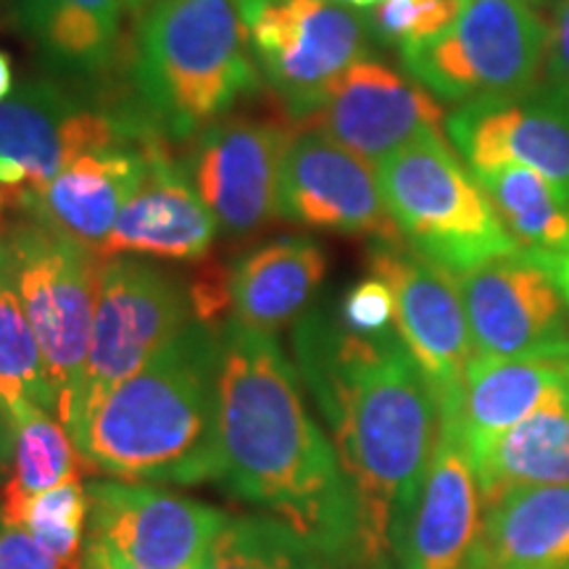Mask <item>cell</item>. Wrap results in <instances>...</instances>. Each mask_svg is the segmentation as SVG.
<instances>
[{
    "mask_svg": "<svg viewBox=\"0 0 569 569\" xmlns=\"http://www.w3.org/2000/svg\"><path fill=\"white\" fill-rule=\"evenodd\" d=\"M486 525V501L461 438L457 411H440V430L401 536V569H475Z\"/></svg>",
    "mask_w": 569,
    "mask_h": 569,
    "instance_id": "obj_17",
    "label": "cell"
},
{
    "mask_svg": "<svg viewBox=\"0 0 569 569\" xmlns=\"http://www.w3.org/2000/svg\"><path fill=\"white\" fill-rule=\"evenodd\" d=\"M528 3H540V0H528Z\"/></svg>",
    "mask_w": 569,
    "mask_h": 569,
    "instance_id": "obj_44",
    "label": "cell"
},
{
    "mask_svg": "<svg viewBox=\"0 0 569 569\" xmlns=\"http://www.w3.org/2000/svg\"><path fill=\"white\" fill-rule=\"evenodd\" d=\"M461 3L465 0H380L365 19L375 38L393 42L401 51L448 30Z\"/></svg>",
    "mask_w": 569,
    "mask_h": 569,
    "instance_id": "obj_31",
    "label": "cell"
},
{
    "mask_svg": "<svg viewBox=\"0 0 569 569\" xmlns=\"http://www.w3.org/2000/svg\"><path fill=\"white\" fill-rule=\"evenodd\" d=\"M336 3H348V6H356V9H372V6L380 3V0H336Z\"/></svg>",
    "mask_w": 569,
    "mask_h": 569,
    "instance_id": "obj_42",
    "label": "cell"
},
{
    "mask_svg": "<svg viewBox=\"0 0 569 569\" xmlns=\"http://www.w3.org/2000/svg\"><path fill=\"white\" fill-rule=\"evenodd\" d=\"M549 24L528 0H465L453 24L401 48V63L443 103L507 96L540 80Z\"/></svg>",
    "mask_w": 569,
    "mask_h": 569,
    "instance_id": "obj_7",
    "label": "cell"
},
{
    "mask_svg": "<svg viewBox=\"0 0 569 569\" xmlns=\"http://www.w3.org/2000/svg\"><path fill=\"white\" fill-rule=\"evenodd\" d=\"M472 359L569 351L567 298L549 259L519 251L457 274Z\"/></svg>",
    "mask_w": 569,
    "mask_h": 569,
    "instance_id": "obj_10",
    "label": "cell"
},
{
    "mask_svg": "<svg viewBox=\"0 0 569 569\" xmlns=\"http://www.w3.org/2000/svg\"><path fill=\"white\" fill-rule=\"evenodd\" d=\"M486 509L515 490L569 486V401L551 403L503 432L475 461Z\"/></svg>",
    "mask_w": 569,
    "mask_h": 569,
    "instance_id": "obj_25",
    "label": "cell"
},
{
    "mask_svg": "<svg viewBox=\"0 0 569 569\" xmlns=\"http://www.w3.org/2000/svg\"><path fill=\"white\" fill-rule=\"evenodd\" d=\"M377 182L403 243L448 272L461 274L519 251L480 180L443 132L419 134L377 161Z\"/></svg>",
    "mask_w": 569,
    "mask_h": 569,
    "instance_id": "obj_5",
    "label": "cell"
},
{
    "mask_svg": "<svg viewBox=\"0 0 569 569\" xmlns=\"http://www.w3.org/2000/svg\"><path fill=\"white\" fill-rule=\"evenodd\" d=\"M30 217V193L0 184V238Z\"/></svg>",
    "mask_w": 569,
    "mask_h": 569,
    "instance_id": "obj_35",
    "label": "cell"
},
{
    "mask_svg": "<svg viewBox=\"0 0 569 569\" xmlns=\"http://www.w3.org/2000/svg\"><path fill=\"white\" fill-rule=\"evenodd\" d=\"M11 453H13V422L9 411L3 407V401H0V480L9 478Z\"/></svg>",
    "mask_w": 569,
    "mask_h": 569,
    "instance_id": "obj_37",
    "label": "cell"
},
{
    "mask_svg": "<svg viewBox=\"0 0 569 569\" xmlns=\"http://www.w3.org/2000/svg\"><path fill=\"white\" fill-rule=\"evenodd\" d=\"M546 74H549V82L569 90V0H559L549 21Z\"/></svg>",
    "mask_w": 569,
    "mask_h": 569,
    "instance_id": "obj_34",
    "label": "cell"
},
{
    "mask_svg": "<svg viewBox=\"0 0 569 569\" xmlns=\"http://www.w3.org/2000/svg\"><path fill=\"white\" fill-rule=\"evenodd\" d=\"M219 436L227 490L269 511L330 569L361 567V522L336 443L311 417L274 332L219 327Z\"/></svg>",
    "mask_w": 569,
    "mask_h": 569,
    "instance_id": "obj_2",
    "label": "cell"
},
{
    "mask_svg": "<svg viewBox=\"0 0 569 569\" xmlns=\"http://www.w3.org/2000/svg\"><path fill=\"white\" fill-rule=\"evenodd\" d=\"M293 351L359 503L361 567L388 569L436 451V390L396 327L367 336L317 309L298 319Z\"/></svg>",
    "mask_w": 569,
    "mask_h": 569,
    "instance_id": "obj_1",
    "label": "cell"
},
{
    "mask_svg": "<svg viewBox=\"0 0 569 569\" xmlns=\"http://www.w3.org/2000/svg\"><path fill=\"white\" fill-rule=\"evenodd\" d=\"M13 92V67L9 53L0 51V103Z\"/></svg>",
    "mask_w": 569,
    "mask_h": 569,
    "instance_id": "obj_39",
    "label": "cell"
},
{
    "mask_svg": "<svg viewBox=\"0 0 569 569\" xmlns=\"http://www.w3.org/2000/svg\"><path fill=\"white\" fill-rule=\"evenodd\" d=\"M90 536L142 569H198L227 515L172 490L130 480H92Z\"/></svg>",
    "mask_w": 569,
    "mask_h": 569,
    "instance_id": "obj_16",
    "label": "cell"
},
{
    "mask_svg": "<svg viewBox=\"0 0 569 569\" xmlns=\"http://www.w3.org/2000/svg\"><path fill=\"white\" fill-rule=\"evenodd\" d=\"M13 6H17V0H0V30L11 21Z\"/></svg>",
    "mask_w": 569,
    "mask_h": 569,
    "instance_id": "obj_40",
    "label": "cell"
},
{
    "mask_svg": "<svg viewBox=\"0 0 569 569\" xmlns=\"http://www.w3.org/2000/svg\"><path fill=\"white\" fill-rule=\"evenodd\" d=\"M3 240L51 382L56 419L69 432L88 367L103 261L38 219L19 222Z\"/></svg>",
    "mask_w": 569,
    "mask_h": 569,
    "instance_id": "obj_6",
    "label": "cell"
},
{
    "mask_svg": "<svg viewBox=\"0 0 569 569\" xmlns=\"http://www.w3.org/2000/svg\"><path fill=\"white\" fill-rule=\"evenodd\" d=\"M327 274L322 246L309 238H274L253 248L230 274L234 319L274 332L306 311Z\"/></svg>",
    "mask_w": 569,
    "mask_h": 569,
    "instance_id": "obj_22",
    "label": "cell"
},
{
    "mask_svg": "<svg viewBox=\"0 0 569 569\" xmlns=\"http://www.w3.org/2000/svg\"><path fill=\"white\" fill-rule=\"evenodd\" d=\"M88 522V490L80 478L32 496L19 515V525H24L67 569H82Z\"/></svg>",
    "mask_w": 569,
    "mask_h": 569,
    "instance_id": "obj_30",
    "label": "cell"
},
{
    "mask_svg": "<svg viewBox=\"0 0 569 569\" xmlns=\"http://www.w3.org/2000/svg\"><path fill=\"white\" fill-rule=\"evenodd\" d=\"M290 134L253 119H219L196 134L188 174L219 227L248 234L277 217V174Z\"/></svg>",
    "mask_w": 569,
    "mask_h": 569,
    "instance_id": "obj_18",
    "label": "cell"
},
{
    "mask_svg": "<svg viewBox=\"0 0 569 569\" xmlns=\"http://www.w3.org/2000/svg\"><path fill=\"white\" fill-rule=\"evenodd\" d=\"M490 203L522 251L557 259L569 248V201L536 169L503 163L475 172Z\"/></svg>",
    "mask_w": 569,
    "mask_h": 569,
    "instance_id": "obj_26",
    "label": "cell"
},
{
    "mask_svg": "<svg viewBox=\"0 0 569 569\" xmlns=\"http://www.w3.org/2000/svg\"><path fill=\"white\" fill-rule=\"evenodd\" d=\"M82 569H142L138 565H132L130 559H124L122 553L113 551L109 543H103L101 538L90 536L84 540V551H82Z\"/></svg>",
    "mask_w": 569,
    "mask_h": 569,
    "instance_id": "obj_36",
    "label": "cell"
},
{
    "mask_svg": "<svg viewBox=\"0 0 569 569\" xmlns=\"http://www.w3.org/2000/svg\"><path fill=\"white\" fill-rule=\"evenodd\" d=\"M277 217L311 230L401 240L372 161L315 130L296 134L284 146L277 174Z\"/></svg>",
    "mask_w": 569,
    "mask_h": 569,
    "instance_id": "obj_14",
    "label": "cell"
},
{
    "mask_svg": "<svg viewBox=\"0 0 569 569\" xmlns=\"http://www.w3.org/2000/svg\"><path fill=\"white\" fill-rule=\"evenodd\" d=\"M138 111L163 140H190L256 88L251 27L234 0H153L134 40Z\"/></svg>",
    "mask_w": 569,
    "mask_h": 569,
    "instance_id": "obj_4",
    "label": "cell"
},
{
    "mask_svg": "<svg viewBox=\"0 0 569 569\" xmlns=\"http://www.w3.org/2000/svg\"><path fill=\"white\" fill-rule=\"evenodd\" d=\"M248 27L256 61L298 119L367 53V19L336 0H267Z\"/></svg>",
    "mask_w": 569,
    "mask_h": 569,
    "instance_id": "obj_11",
    "label": "cell"
},
{
    "mask_svg": "<svg viewBox=\"0 0 569 569\" xmlns=\"http://www.w3.org/2000/svg\"><path fill=\"white\" fill-rule=\"evenodd\" d=\"M84 465L117 480L196 486L222 480L219 330L190 322L113 386L71 432Z\"/></svg>",
    "mask_w": 569,
    "mask_h": 569,
    "instance_id": "obj_3",
    "label": "cell"
},
{
    "mask_svg": "<svg viewBox=\"0 0 569 569\" xmlns=\"http://www.w3.org/2000/svg\"><path fill=\"white\" fill-rule=\"evenodd\" d=\"M77 478V451L67 427L48 411H32L13 427L11 469L3 486L0 515L19 522L32 496Z\"/></svg>",
    "mask_w": 569,
    "mask_h": 569,
    "instance_id": "obj_28",
    "label": "cell"
},
{
    "mask_svg": "<svg viewBox=\"0 0 569 569\" xmlns=\"http://www.w3.org/2000/svg\"><path fill=\"white\" fill-rule=\"evenodd\" d=\"M151 3H153V0H127V9L140 11V9H148Z\"/></svg>",
    "mask_w": 569,
    "mask_h": 569,
    "instance_id": "obj_43",
    "label": "cell"
},
{
    "mask_svg": "<svg viewBox=\"0 0 569 569\" xmlns=\"http://www.w3.org/2000/svg\"><path fill=\"white\" fill-rule=\"evenodd\" d=\"M234 3L240 6V9H243V13H246V19H251L256 11L261 9V6L267 3V0H234Z\"/></svg>",
    "mask_w": 569,
    "mask_h": 569,
    "instance_id": "obj_41",
    "label": "cell"
},
{
    "mask_svg": "<svg viewBox=\"0 0 569 569\" xmlns=\"http://www.w3.org/2000/svg\"><path fill=\"white\" fill-rule=\"evenodd\" d=\"M549 264L553 269V277H557L561 293H565L567 306H569V248L561 256H557V259H551Z\"/></svg>",
    "mask_w": 569,
    "mask_h": 569,
    "instance_id": "obj_38",
    "label": "cell"
},
{
    "mask_svg": "<svg viewBox=\"0 0 569 569\" xmlns=\"http://www.w3.org/2000/svg\"><path fill=\"white\" fill-rule=\"evenodd\" d=\"M559 401H569V351L469 361L457 422L472 465L503 432Z\"/></svg>",
    "mask_w": 569,
    "mask_h": 569,
    "instance_id": "obj_20",
    "label": "cell"
},
{
    "mask_svg": "<svg viewBox=\"0 0 569 569\" xmlns=\"http://www.w3.org/2000/svg\"><path fill=\"white\" fill-rule=\"evenodd\" d=\"M475 569H569V486L515 490L490 503Z\"/></svg>",
    "mask_w": 569,
    "mask_h": 569,
    "instance_id": "obj_24",
    "label": "cell"
},
{
    "mask_svg": "<svg viewBox=\"0 0 569 569\" xmlns=\"http://www.w3.org/2000/svg\"><path fill=\"white\" fill-rule=\"evenodd\" d=\"M0 569H67L24 525L0 515Z\"/></svg>",
    "mask_w": 569,
    "mask_h": 569,
    "instance_id": "obj_33",
    "label": "cell"
},
{
    "mask_svg": "<svg viewBox=\"0 0 569 569\" xmlns=\"http://www.w3.org/2000/svg\"><path fill=\"white\" fill-rule=\"evenodd\" d=\"M161 138L132 106H103L59 82H27L0 103V184L46 188L77 156Z\"/></svg>",
    "mask_w": 569,
    "mask_h": 569,
    "instance_id": "obj_8",
    "label": "cell"
},
{
    "mask_svg": "<svg viewBox=\"0 0 569 569\" xmlns=\"http://www.w3.org/2000/svg\"><path fill=\"white\" fill-rule=\"evenodd\" d=\"M190 322H196V303L180 277L132 256L103 261L88 367L69 438L92 403L146 367Z\"/></svg>",
    "mask_w": 569,
    "mask_h": 569,
    "instance_id": "obj_9",
    "label": "cell"
},
{
    "mask_svg": "<svg viewBox=\"0 0 569 569\" xmlns=\"http://www.w3.org/2000/svg\"><path fill=\"white\" fill-rule=\"evenodd\" d=\"M127 0H17L11 21L71 80L101 77L119 51Z\"/></svg>",
    "mask_w": 569,
    "mask_h": 569,
    "instance_id": "obj_23",
    "label": "cell"
},
{
    "mask_svg": "<svg viewBox=\"0 0 569 569\" xmlns=\"http://www.w3.org/2000/svg\"><path fill=\"white\" fill-rule=\"evenodd\" d=\"M0 401L9 411L13 427L38 409L56 417L51 382L42 365L38 338L21 306L3 238H0Z\"/></svg>",
    "mask_w": 569,
    "mask_h": 569,
    "instance_id": "obj_27",
    "label": "cell"
},
{
    "mask_svg": "<svg viewBox=\"0 0 569 569\" xmlns=\"http://www.w3.org/2000/svg\"><path fill=\"white\" fill-rule=\"evenodd\" d=\"M306 122L377 163L419 134L443 132L446 111L417 80L365 56L327 84Z\"/></svg>",
    "mask_w": 569,
    "mask_h": 569,
    "instance_id": "obj_15",
    "label": "cell"
},
{
    "mask_svg": "<svg viewBox=\"0 0 569 569\" xmlns=\"http://www.w3.org/2000/svg\"><path fill=\"white\" fill-rule=\"evenodd\" d=\"M156 140L161 138L77 156L30 198L27 219H38L98 256L119 211L138 188L146 172L148 148Z\"/></svg>",
    "mask_w": 569,
    "mask_h": 569,
    "instance_id": "obj_21",
    "label": "cell"
},
{
    "mask_svg": "<svg viewBox=\"0 0 569 569\" xmlns=\"http://www.w3.org/2000/svg\"><path fill=\"white\" fill-rule=\"evenodd\" d=\"M446 138L472 172L519 163L569 201V90L559 84L536 82L459 103L446 117Z\"/></svg>",
    "mask_w": 569,
    "mask_h": 569,
    "instance_id": "obj_13",
    "label": "cell"
},
{
    "mask_svg": "<svg viewBox=\"0 0 569 569\" xmlns=\"http://www.w3.org/2000/svg\"><path fill=\"white\" fill-rule=\"evenodd\" d=\"M198 569H330L306 540L274 517H227Z\"/></svg>",
    "mask_w": 569,
    "mask_h": 569,
    "instance_id": "obj_29",
    "label": "cell"
},
{
    "mask_svg": "<svg viewBox=\"0 0 569 569\" xmlns=\"http://www.w3.org/2000/svg\"><path fill=\"white\" fill-rule=\"evenodd\" d=\"M340 322L356 332H386L396 327V298L386 280L369 274L348 290L338 311Z\"/></svg>",
    "mask_w": 569,
    "mask_h": 569,
    "instance_id": "obj_32",
    "label": "cell"
},
{
    "mask_svg": "<svg viewBox=\"0 0 569 569\" xmlns=\"http://www.w3.org/2000/svg\"><path fill=\"white\" fill-rule=\"evenodd\" d=\"M367 264L393 290L396 330L436 390L440 411H457L475 356L457 274L403 240H375Z\"/></svg>",
    "mask_w": 569,
    "mask_h": 569,
    "instance_id": "obj_12",
    "label": "cell"
},
{
    "mask_svg": "<svg viewBox=\"0 0 569 569\" xmlns=\"http://www.w3.org/2000/svg\"><path fill=\"white\" fill-rule=\"evenodd\" d=\"M217 230L213 211L161 138L148 148L146 172L119 211L98 259L138 253L167 261H198L209 253Z\"/></svg>",
    "mask_w": 569,
    "mask_h": 569,
    "instance_id": "obj_19",
    "label": "cell"
}]
</instances>
